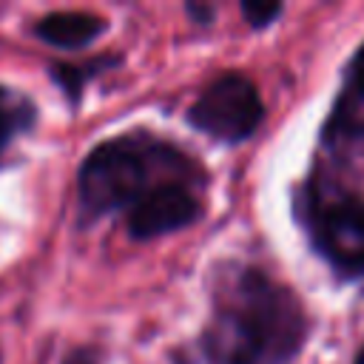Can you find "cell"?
Returning a JSON list of instances; mask_svg holds the SVG:
<instances>
[{
    "mask_svg": "<svg viewBox=\"0 0 364 364\" xmlns=\"http://www.w3.org/2000/svg\"><path fill=\"white\" fill-rule=\"evenodd\" d=\"M296 304L259 276H247L208 330V350L222 364H259L299 344Z\"/></svg>",
    "mask_w": 364,
    "mask_h": 364,
    "instance_id": "cell-1",
    "label": "cell"
},
{
    "mask_svg": "<svg viewBox=\"0 0 364 364\" xmlns=\"http://www.w3.org/2000/svg\"><path fill=\"white\" fill-rule=\"evenodd\" d=\"M145 162L128 142L94 148L80 168V199L91 213L134 205L142 196Z\"/></svg>",
    "mask_w": 364,
    "mask_h": 364,
    "instance_id": "cell-2",
    "label": "cell"
},
{
    "mask_svg": "<svg viewBox=\"0 0 364 364\" xmlns=\"http://www.w3.org/2000/svg\"><path fill=\"white\" fill-rule=\"evenodd\" d=\"M188 119L193 128L216 139L236 142L256 131L262 119V100L250 80L242 74H225L199 94L188 111Z\"/></svg>",
    "mask_w": 364,
    "mask_h": 364,
    "instance_id": "cell-3",
    "label": "cell"
},
{
    "mask_svg": "<svg viewBox=\"0 0 364 364\" xmlns=\"http://www.w3.org/2000/svg\"><path fill=\"white\" fill-rule=\"evenodd\" d=\"M199 216L196 199L179 185H159L142 193L128 213V228L136 239H151L191 225Z\"/></svg>",
    "mask_w": 364,
    "mask_h": 364,
    "instance_id": "cell-4",
    "label": "cell"
},
{
    "mask_svg": "<svg viewBox=\"0 0 364 364\" xmlns=\"http://www.w3.org/2000/svg\"><path fill=\"white\" fill-rule=\"evenodd\" d=\"M318 242L327 259L347 270L364 267V202L341 199L321 213Z\"/></svg>",
    "mask_w": 364,
    "mask_h": 364,
    "instance_id": "cell-5",
    "label": "cell"
},
{
    "mask_svg": "<svg viewBox=\"0 0 364 364\" xmlns=\"http://www.w3.org/2000/svg\"><path fill=\"white\" fill-rule=\"evenodd\" d=\"M105 28V20L88 11H51L37 23V37L57 48H80L97 40Z\"/></svg>",
    "mask_w": 364,
    "mask_h": 364,
    "instance_id": "cell-6",
    "label": "cell"
},
{
    "mask_svg": "<svg viewBox=\"0 0 364 364\" xmlns=\"http://www.w3.org/2000/svg\"><path fill=\"white\" fill-rule=\"evenodd\" d=\"M28 119H31V108L26 105V100L11 94V91H6V88H0V151L6 148L9 136L17 128H23Z\"/></svg>",
    "mask_w": 364,
    "mask_h": 364,
    "instance_id": "cell-7",
    "label": "cell"
},
{
    "mask_svg": "<svg viewBox=\"0 0 364 364\" xmlns=\"http://www.w3.org/2000/svg\"><path fill=\"white\" fill-rule=\"evenodd\" d=\"M336 122L347 134H364V91L347 85L336 108Z\"/></svg>",
    "mask_w": 364,
    "mask_h": 364,
    "instance_id": "cell-8",
    "label": "cell"
},
{
    "mask_svg": "<svg viewBox=\"0 0 364 364\" xmlns=\"http://www.w3.org/2000/svg\"><path fill=\"white\" fill-rule=\"evenodd\" d=\"M279 11H282V6H273V3H245V6H242V14L247 17L250 26H264V23H270Z\"/></svg>",
    "mask_w": 364,
    "mask_h": 364,
    "instance_id": "cell-9",
    "label": "cell"
},
{
    "mask_svg": "<svg viewBox=\"0 0 364 364\" xmlns=\"http://www.w3.org/2000/svg\"><path fill=\"white\" fill-rule=\"evenodd\" d=\"M347 85L364 91V48L358 51V57H355V63H353V74H350V82H347Z\"/></svg>",
    "mask_w": 364,
    "mask_h": 364,
    "instance_id": "cell-10",
    "label": "cell"
},
{
    "mask_svg": "<svg viewBox=\"0 0 364 364\" xmlns=\"http://www.w3.org/2000/svg\"><path fill=\"white\" fill-rule=\"evenodd\" d=\"M63 364H97L94 358H91V353H85V350H80V353H71Z\"/></svg>",
    "mask_w": 364,
    "mask_h": 364,
    "instance_id": "cell-11",
    "label": "cell"
},
{
    "mask_svg": "<svg viewBox=\"0 0 364 364\" xmlns=\"http://www.w3.org/2000/svg\"><path fill=\"white\" fill-rule=\"evenodd\" d=\"M355 364H364V353H361V355H358V361H355Z\"/></svg>",
    "mask_w": 364,
    "mask_h": 364,
    "instance_id": "cell-12",
    "label": "cell"
}]
</instances>
